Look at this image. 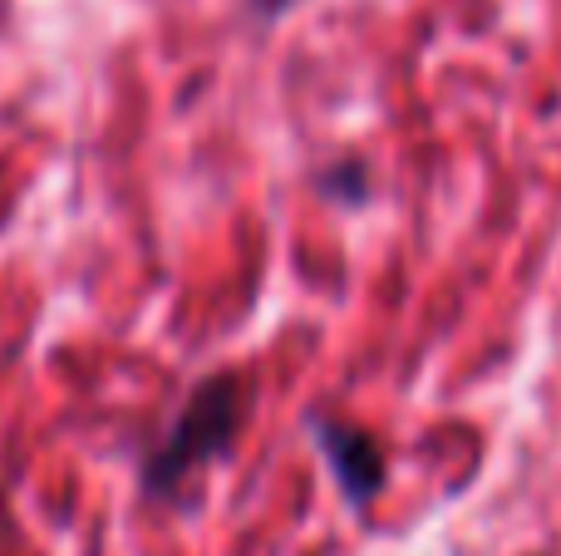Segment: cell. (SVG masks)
<instances>
[{"instance_id":"2","label":"cell","mask_w":561,"mask_h":556,"mask_svg":"<svg viewBox=\"0 0 561 556\" xmlns=\"http://www.w3.org/2000/svg\"><path fill=\"white\" fill-rule=\"evenodd\" d=\"M310 433H316L345 502L350 508H369L385 493V449L369 433L350 429V424H330V419H310Z\"/></svg>"},{"instance_id":"3","label":"cell","mask_w":561,"mask_h":556,"mask_svg":"<svg viewBox=\"0 0 561 556\" xmlns=\"http://www.w3.org/2000/svg\"><path fill=\"white\" fill-rule=\"evenodd\" d=\"M286 5H290V0H252V10H256V15H262V20H276Z\"/></svg>"},{"instance_id":"1","label":"cell","mask_w":561,"mask_h":556,"mask_svg":"<svg viewBox=\"0 0 561 556\" xmlns=\"http://www.w3.org/2000/svg\"><path fill=\"white\" fill-rule=\"evenodd\" d=\"M247 414H252V380L242 370H217L207 380H197L183 409H178V419L168 424V433L144 463L148 498L183 502L187 483L197 473L232 459L237 439L247 429Z\"/></svg>"}]
</instances>
